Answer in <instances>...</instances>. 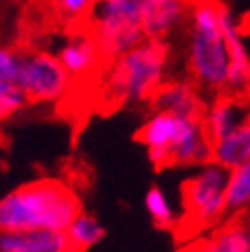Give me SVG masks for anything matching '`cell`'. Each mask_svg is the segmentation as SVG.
I'll return each mask as SVG.
<instances>
[{"label":"cell","instance_id":"30bf717a","mask_svg":"<svg viewBox=\"0 0 250 252\" xmlns=\"http://www.w3.org/2000/svg\"><path fill=\"white\" fill-rule=\"evenodd\" d=\"M56 56L74 80L93 78L103 68V62H105L101 47H98V43L94 41V37L91 35L89 29L66 37L60 43Z\"/></svg>","mask_w":250,"mask_h":252},{"label":"cell","instance_id":"8992f818","mask_svg":"<svg viewBox=\"0 0 250 252\" xmlns=\"http://www.w3.org/2000/svg\"><path fill=\"white\" fill-rule=\"evenodd\" d=\"M15 84L33 103H56L70 91L74 78L62 66L56 54L25 52L19 54V70Z\"/></svg>","mask_w":250,"mask_h":252},{"label":"cell","instance_id":"7402d4cb","mask_svg":"<svg viewBox=\"0 0 250 252\" xmlns=\"http://www.w3.org/2000/svg\"><path fill=\"white\" fill-rule=\"evenodd\" d=\"M19 70V54L0 45V82H15Z\"/></svg>","mask_w":250,"mask_h":252},{"label":"cell","instance_id":"603a6c76","mask_svg":"<svg viewBox=\"0 0 250 252\" xmlns=\"http://www.w3.org/2000/svg\"><path fill=\"white\" fill-rule=\"evenodd\" d=\"M179 252H207V248H205L203 242H197V244H189V246L181 248Z\"/></svg>","mask_w":250,"mask_h":252},{"label":"cell","instance_id":"cb8c5ba5","mask_svg":"<svg viewBox=\"0 0 250 252\" xmlns=\"http://www.w3.org/2000/svg\"><path fill=\"white\" fill-rule=\"evenodd\" d=\"M242 221H244V225H246V228H248V232H250V209L246 211V213H242V218H240Z\"/></svg>","mask_w":250,"mask_h":252},{"label":"cell","instance_id":"7c38bea8","mask_svg":"<svg viewBox=\"0 0 250 252\" xmlns=\"http://www.w3.org/2000/svg\"><path fill=\"white\" fill-rule=\"evenodd\" d=\"M174 131H177V115L166 111H154L137 133L140 142L148 150L150 160L158 168L170 164V146L174 140Z\"/></svg>","mask_w":250,"mask_h":252},{"label":"cell","instance_id":"9a60e30c","mask_svg":"<svg viewBox=\"0 0 250 252\" xmlns=\"http://www.w3.org/2000/svg\"><path fill=\"white\" fill-rule=\"evenodd\" d=\"M211 160L223 168H236L250 160V117L234 131L223 135L211 146Z\"/></svg>","mask_w":250,"mask_h":252},{"label":"cell","instance_id":"277c9868","mask_svg":"<svg viewBox=\"0 0 250 252\" xmlns=\"http://www.w3.org/2000/svg\"><path fill=\"white\" fill-rule=\"evenodd\" d=\"M86 29L101 47L105 60H113L142 43V0H94Z\"/></svg>","mask_w":250,"mask_h":252},{"label":"cell","instance_id":"4fadbf2b","mask_svg":"<svg viewBox=\"0 0 250 252\" xmlns=\"http://www.w3.org/2000/svg\"><path fill=\"white\" fill-rule=\"evenodd\" d=\"M152 105L156 111H166L183 117H203L205 111V103L199 94V88L187 80L164 82L152 96Z\"/></svg>","mask_w":250,"mask_h":252},{"label":"cell","instance_id":"e0dca14e","mask_svg":"<svg viewBox=\"0 0 250 252\" xmlns=\"http://www.w3.org/2000/svg\"><path fill=\"white\" fill-rule=\"evenodd\" d=\"M66 234H68V240H70L74 252H84L103 240L105 228L91 213L80 211L78 216L70 221V225L66 228Z\"/></svg>","mask_w":250,"mask_h":252},{"label":"cell","instance_id":"7a4b0ae2","mask_svg":"<svg viewBox=\"0 0 250 252\" xmlns=\"http://www.w3.org/2000/svg\"><path fill=\"white\" fill-rule=\"evenodd\" d=\"M218 0H191L187 21V72L191 82L203 93L226 91L230 54L219 21Z\"/></svg>","mask_w":250,"mask_h":252},{"label":"cell","instance_id":"d6986e66","mask_svg":"<svg viewBox=\"0 0 250 252\" xmlns=\"http://www.w3.org/2000/svg\"><path fill=\"white\" fill-rule=\"evenodd\" d=\"M144 205H146L148 216L160 228H172L177 223V211H174L168 195L160 187L148 189V193L144 197Z\"/></svg>","mask_w":250,"mask_h":252},{"label":"cell","instance_id":"6da1fadb","mask_svg":"<svg viewBox=\"0 0 250 252\" xmlns=\"http://www.w3.org/2000/svg\"><path fill=\"white\" fill-rule=\"evenodd\" d=\"M80 213L78 195L60 181L27 183L0 199V232L66 230Z\"/></svg>","mask_w":250,"mask_h":252},{"label":"cell","instance_id":"8fae6325","mask_svg":"<svg viewBox=\"0 0 250 252\" xmlns=\"http://www.w3.org/2000/svg\"><path fill=\"white\" fill-rule=\"evenodd\" d=\"M250 117V100L238 94H218L211 103L205 105L203 111V127L211 140V144L221 140L223 135L234 131L238 125H242Z\"/></svg>","mask_w":250,"mask_h":252},{"label":"cell","instance_id":"ba28073f","mask_svg":"<svg viewBox=\"0 0 250 252\" xmlns=\"http://www.w3.org/2000/svg\"><path fill=\"white\" fill-rule=\"evenodd\" d=\"M219 21H221V29H223V35H226V41H228V54H230L226 93L246 96V93L250 91V54L244 43L240 21L223 4H221V12H219Z\"/></svg>","mask_w":250,"mask_h":252},{"label":"cell","instance_id":"5b68a950","mask_svg":"<svg viewBox=\"0 0 250 252\" xmlns=\"http://www.w3.org/2000/svg\"><path fill=\"white\" fill-rule=\"evenodd\" d=\"M230 170L209 160L185 183V209L193 228L201 230L216 225L228 213L226 187Z\"/></svg>","mask_w":250,"mask_h":252},{"label":"cell","instance_id":"ffe728a7","mask_svg":"<svg viewBox=\"0 0 250 252\" xmlns=\"http://www.w3.org/2000/svg\"><path fill=\"white\" fill-rule=\"evenodd\" d=\"M29 100L15 82H0V121L19 113Z\"/></svg>","mask_w":250,"mask_h":252},{"label":"cell","instance_id":"52a82bcc","mask_svg":"<svg viewBox=\"0 0 250 252\" xmlns=\"http://www.w3.org/2000/svg\"><path fill=\"white\" fill-rule=\"evenodd\" d=\"M211 140L205 133L201 117L177 115V131L170 146L172 166H201L211 160Z\"/></svg>","mask_w":250,"mask_h":252},{"label":"cell","instance_id":"2e32d148","mask_svg":"<svg viewBox=\"0 0 250 252\" xmlns=\"http://www.w3.org/2000/svg\"><path fill=\"white\" fill-rule=\"evenodd\" d=\"M203 244L207 252H250V232L238 218L218 228Z\"/></svg>","mask_w":250,"mask_h":252},{"label":"cell","instance_id":"44dd1931","mask_svg":"<svg viewBox=\"0 0 250 252\" xmlns=\"http://www.w3.org/2000/svg\"><path fill=\"white\" fill-rule=\"evenodd\" d=\"M54 4L66 21H86L94 0H54Z\"/></svg>","mask_w":250,"mask_h":252},{"label":"cell","instance_id":"9c48e42d","mask_svg":"<svg viewBox=\"0 0 250 252\" xmlns=\"http://www.w3.org/2000/svg\"><path fill=\"white\" fill-rule=\"evenodd\" d=\"M191 0H142V29L146 39L164 41L187 27Z\"/></svg>","mask_w":250,"mask_h":252},{"label":"cell","instance_id":"ac0fdd59","mask_svg":"<svg viewBox=\"0 0 250 252\" xmlns=\"http://www.w3.org/2000/svg\"><path fill=\"white\" fill-rule=\"evenodd\" d=\"M228 213L242 216L250 209V160L230 170L226 187Z\"/></svg>","mask_w":250,"mask_h":252},{"label":"cell","instance_id":"3957f363","mask_svg":"<svg viewBox=\"0 0 250 252\" xmlns=\"http://www.w3.org/2000/svg\"><path fill=\"white\" fill-rule=\"evenodd\" d=\"M168 47L164 41L144 39L117 58L101 76L103 100L113 105L142 103L156 94L166 82Z\"/></svg>","mask_w":250,"mask_h":252},{"label":"cell","instance_id":"5bb4252c","mask_svg":"<svg viewBox=\"0 0 250 252\" xmlns=\"http://www.w3.org/2000/svg\"><path fill=\"white\" fill-rule=\"evenodd\" d=\"M0 252H74L66 230L0 232Z\"/></svg>","mask_w":250,"mask_h":252}]
</instances>
